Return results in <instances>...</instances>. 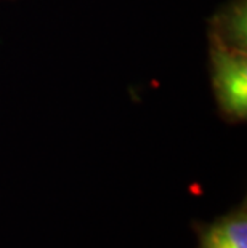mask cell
I'll list each match as a JSON object with an SVG mask.
<instances>
[{"instance_id":"3","label":"cell","mask_w":247,"mask_h":248,"mask_svg":"<svg viewBox=\"0 0 247 248\" xmlns=\"http://www.w3.org/2000/svg\"><path fill=\"white\" fill-rule=\"evenodd\" d=\"M209 35H214L225 45L246 50V0H233L214 15Z\"/></svg>"},{"instance_id":"1","label":"cell","mask_w":247,"mask_h":248,"mask_svg":"<svg viewBox=\"0 0 247 248\" xmlns=\"http://www.w3.org/2000/svg\"><path fill=\"white\" fill-rule=\"evenodd\" d=\"M210 40V74L220 114L231 124L247 117V50Z\"/></svg>"},{"instance_id":"2","label":"cell","mask_w":247,"mask_h":248,"mask_svg":"<svg viewBox=\"0 0 247 248\" xmlns=\"http://www.w3.org/2000/svg\"><path fill=\"white\" fill-rule=\"evenodd\" d=\"M198 248H247L246 200L212 223H194Z\"/></svg>"}]
</instances>
